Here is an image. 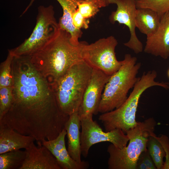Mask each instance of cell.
<instances>
[{
    "label": "cell",
    "mask_w": 169,
    "mask_h": 169,
    "mask_svg": "<svg viewBox=\"0 0 169 169\" xmlns=\"http://www.w3.org/2000/svg\"><path fill=\"white\" fill-rule=\"evenodd\" d=\"M13 100L0 126L32 136L51 140L65 129L69 116L58 105L52 84L34 67L28 56H15L12 64Z\"/></svg>",
    "instance_id": "1"
},
{
    "label": "cell",
    "mask_w": 169,
    "mask_h": 169,
    "mask_svg": "<svg viewBox=\"0 0 169 169\" xmlns=\"http://www.w3.org/2000/svg\"><path fill=\"white\" fill-rule=\"evenodd\" d=\"M85 42L73 44L70 34L59 28L48 43L28 56L35 68L53 84L73 65L83 60L82 52Z\"/></svg>",
    "instance_id": "2"
},
{
    "label": "cell",
    "mask_w": 169,
    "mask_h": 169,
    "mask_svg": "<svg viewBox=\"0 0 169 169\" xmlns=\"http://www.w3.org/2000/svg\"><path fill=\"white\" fill-rule=\"evenodd\" d=\"M157 76V72L155 70L144 72L141 77H139L132 91L122 105L99 116V120L103 123L105 131L118 128L125 133L136 125V114L139 99L144 92L154 86L169 89V83L155 80Z\"/></svg>",
    "instance_id": "3"
},
{
    "label": "cell",
    "mask_w": 169,
    "mask_h": 169,
    "mask_svg": "<svg viewBox=\"0 0 169 169\" xmlns=\"http://www.w3.org/2000/svg\"><path fill=\"white\" fill-rule=\"evenodd\" d=\"M93 68L83 60L76 64L52 84L59 106L65 115L78 111Z\"/></svg>",
    "instance_id": "4"
},
{
    "label": "cell",
    "mask_w": 169,
    "mask_h": 169,
    "mask_svg": "<svg viewBox=\"0 0 169 169\" xmlns=\"http://www.w3.org/2000/svg\"><path fill=\"white\" fill-rule=\"evenodd\" d=\"M156 122L152 117L136 125L125 132L129 138L127 145L122 149L110 144L107 148L109 157L108 161L109 169H136L138 160L147 149L149 136L154 132Z\"/></svg>",
    "instance_id": "5"
},
{
    "label": "cell",
    "mask_w": 169,
    "mask_h": 169,
    "mask_svg": "<svg viewBox=\"0 0 169 169\" xmlns=\"http://www.w3.org/2000/svg\"><path fill=\"white\" fill-rule=\"evenodd\" d=\"M131 54H125L120 68L110 76L106 83L98 109L102 114L119 107L127 100L130 90L133 88L139 77L137 74L141 67V63Z\"/></svg>",
    "instance_id": "6"
},
{
    "label": "cell",
    "mask_w": 169,
    "mask_h": 169,
    "mask_svg": "<svg viewBox=\"0 0 169 169\" xmlns=\"http://www.w3.org/2000/svg\"><path fill=\"white\" fill-rule=\"evenodd\" d=\"M59 28L53 7L40 6L38 8L36 24L30 35L19 46L10 50L14 56L29 55L48 43Z\"/></svg>",
    "instance_id": "7"
},
{
    "label": "cell",
    "mask_w": 169,
    "mask_h": 169,
    "mask_svg": "<svg viewBox=\"0 0 169 169\" xmlns=\"http://www.w3.org/2000/svg\"><path fill=\"white\" fill-rule=\"evenodd\" d=\"M118 42L112 36L89 44L85 42L82 52L83 60L93 69L111 76L121 67L123 60H117L115 48Z\"/></svg>",
    "instance_id": "8"
},
{
    "label": "cell",
    "mask_w": 169,
    "mask_h": 169,
    "mask_svg": "<svg viewBox=\"0 0 169 169\" xmlns=\"http://www.w3.org/2000/svg\"><path fill=\"white\" fill-rule=\"evenodd\" d=\"M81 127V155L86 157L90 147L99 143L107 141L116 147L122 149L127 146L129 138L121 129L116 128L109 131H104L93 115L80 118Z\"/></svg>",
    "instance_id": "9"
},
{
    "label": "cell",
    "mask_w": 169,
    "mask_h": 169,
    "mask_svg": "<svg viewBox=\"0 0 169 169\" xmlns=\"http://www.w3.org/2000/svg\"><path fill=\"white\" fill-rule=\"evenodd\" d=\"M108 3L109 4H115L117 7L116 10L112 12L109 16L110 22L114 24L118 22L125 25L129 29L130 38L124 45L136 54L141 52L143 45L136 32L135 15L137 9L136 0H109Z\"/></svg>",
    "instance_id": "10"
},
{
    "label": "cell",
    "mask_w": 169,
    "mask_h": 169,
    "mask_svg": "<svg viewBox=\"0 0 169 169\" xmlns=\"http://www.w3.org/2000/svg\"><path fill=\"white\" fill-rule=\"evenodd\" d=\"M110 76L100 70L93 69L78 110L80 118L97 114L103 92Z\"/></svg>",
    "instance_id": "11"
},
{
    "label": "cell",
    "mask_w": 169,
    "mask_h": 169,
    "mask_svg": "<svg viewBox=\"0 0 169 169\" xmlns=\"http://www.w3.org/2000/svg\"><path fill=\"white\" fill-rule=\"evenodd\" d=\"M34 142V141H33ZM25 149L26 156L19 169H62L50 151L40 141Z\"/></svg>",
    "instance_id": "12"
},
{
    "label": "cell",
    "mask_w": 169,
    "mask_h": 169,
    "mask_svg": "<svg viewBox=\"0 0 169 169\" xmlns=\"http://www.w3.org/2000/svg\"><path fill=\"white\" fill-rule=\"evenodd\" d=\"M144 51L166 59L169 58V11L161 17L158 28L147 37Z\"/></svg>",
    "instance_id": "13"
},
{
    "label": "cell",
    "mask_w": 169,
    "mask_h": 169,
    "mask_svg": "<svg viewBox=\"0 0 169 169\" xmlns=\"http://www.w3.org/2000/svg\"><path fill=\"white\" fill-rule=\"evenodd\" d=\"M67 135L65 129L58 136L51 140H44L42 144L46 147L56 159L62 169H86L89 164L87 161H82L78 162L70 156L67 149L65 143V137Z\"/></svg>",
    "instance_id": "14"
},
{
    "label": "cell",
    "mask_w": 169,
    "mask_h": 169,
    "mask_svg": "<svg viewBox=\"0 0 169 169\" xmlns=\"http://www.w3.org/2000/svg\"><path fill=\"white\" fill-rule=\"evenodd\" d=\"M81 120L78 111L69 116L65 129L68 138V151L71 157L76 161L80 162L81 159Z\"/></svg>",
    "instance_id": "15"
},
{
    "label": "cell",
    "mask_w": 169,
    "mask_h": 169,
    "mask_svg": "<svg viewBox=\"0 0 169 169\" xmlns=\"http://www.w3.org/2000/svg\"><path fill=\"white\" fill-rule=\"evenodd\" d=\"M35 140L31 136L22 135L9 128L0 126V154L25 149Z\"/></svg>",
    "instance_id": "16"
},
{
    "label": "cell",
    "mask_w": 169,
    "mask_h": 169,
    "mask_svg": "<svg viewBox=\"0 0 169 169\" xmlns=\"http://www.w3.org/2000/svg\"><path fill=\"white\" fill-rule=\"evenodd\" d=\"M61 6L63 14L58 23L59 28L68 33L70 36V41L75 45H78L80 42L79 39L82 35L81 30L76 29L72 22L73 14L78 8V3L83 0H56Z\"/></svg>",
    "instance_id": "17"
},
{
    "label": "cell",
    "mask_w": 169,
    "mask_h": 169,
    "mask_svg": "<svg viewBox=\"0 0 169 169\" xmlns=\"http://www.w3.org/2000/svg\"><path fill=\"white\" fill-rule=\"evenodd\" d=\"M161 18L156 12L148 8H137L135 15L136 28L147 37L154 34L159 27Z\"/></svg>",
    "instance_id": "18"
},
{
    "label": "cell",
    "mask_w": 169,
    "mask_h": 169,
    "mask_svg": "<svg viewBox=\"0 0 169 169\" xmlns=\"http://www.w3.org/2000/svg\"><path fill=\"white\" fill-rule=\"evenodd\" d=\"M25 156V150H21L0 154V169H19Z\"/></svg>",
    "instance_id": "19"
},
{
    "label": "cell",
    "mask_w": 169,
    "mask_h": 169,
    "mask_svg": "<svg viewBox=\"0 0 169 169\" xmlns=\"http://www.w3.org/2000/svg\"><path fill=\"white\" fill-rule=\"evenodd\" d=\"M147 147L156 169H163L165 153L163 146L154 132L149 137Z\"/></svg>",
    "instance_id": "20"
},
{
    "label": "cell",
    "mask_w": 169,
    "mask_h": 169,
    "mask_svg": "<svg viewBox=\"0 0 169 169\" xmlns=\"http://www.w3.org/2000/svg\"><path fill=\"white\" fill-rule=\"evenodd\" d=\"M13 57L12 52L8 50L6 59L0 64V88L12 86V64Z\"/></svg>",
    "instance_id": "21"
},
{
    "label": "cell",
    "mask_w": 169,
    "mask_h": 169,
    "mask_svg": "<svg viewBox=\"0 0 169 169\" xmlns=\"http://www.w3.org/2000/svg\"><path fill=\"white\" fill-rule=\"evenodd\" d=\"M137 8H148L156 12L161 18L169 11V0H136Z\"/></svg>",
    "instance_id": "22"
},
{
    "label": "cell",
    "mask_w": 169,
    "mask_h": 169,
    "mask_svg": "<svg viewBox=\"0 0 169 169\" xmlns=\"http://www.w3.org/2000/svg\"><path fill=\"white\" fill-rule=\"evenodd\" d=\"M13 100L12 87L0 88V119L9 110Z\"/></svg>",
    "instance_id": "23"
},
{
    "label": "cell",
    "mask_w": 169,
    "mask_h": 169,
    "mask_svg": "<svg viewBox=\"0 0 169 169\" xmlns=\"http://www.w3.org/2000/svg\"><path fill=\"white\" fill-rule=\"evenodd\" d=\"M100 8L93 0H83L78 3V9L82 16L90 19L95 16Z\"/></svg>",
    "instance_id": "24"
},
{
    "label": "cell",
    "mask_w": 169,
    "mask_h": 169,
    "mask_svg": "<svg viewBox=\"0 0 169 169\" xmlns=\"http://www.w3.org/2000/svg\"><path fill=\"white\" fill-rule=\"evenodd\" d=\"M72 22L74 26L77 29H87L89 27L90 19L84 18L79 13L78 9L73 14Z\"/></svg>",
    "instance_id": "25"
},
{
    "label": "cell",
    "mask_w": 169,
    "mask_h": 169,
    "mask_svg": "<svg viewBox=\"0 0 169 169\" xmlns=\"http://www.w3.org/2000/svg\"><path fill=\"white\" fill-rule=\"evenodd\" d=\"M156 138L162 144L165 153V161L163 169H169V139L165 135H161Z\"/></svg>",
    "instance_id": "26"
},
{
    "label": "cell",
    "mask_w": 169,
    "mask_h": 169,
    "mask_svg": "<svg viewBox=\"0 0 169 169\" xmlns=\"http://www.w3.org/2000/svg\"><path fill=\"white\" fill-rule=\"evenodd\" d=\"M148 150L143 152L141 155L140 157L141 158L143 161L148 167L149 169H156L155 166L150 157Z\"/></svg>",
    "instance_id": "27"
},
{
    "label": "cell",
    "mask_w": 169,
    "mask_h": 169,
    "mask_svg": "<svg viewBox=\"0 0 169 169\" xmlns=\"http://www.w3.org/2000/svg\"><path fill=\"white\" fill-rule=\"evenodd\" d=\"M136 169H149L148 167L144 163L140 156L137 162Z\"/></svg>",
    "instance_id": "28"
},
{
    "label": "cell",
    "mask_w": 169,
    "mask_h": 169,
    "mask_svg": "<svg viewBox=\"0 0 169 169\" xmlns=\"http://www.w3.org/2000/svg\"><path fill=\"white\" fill-rule=\"evenodd\" d=\"M100 8L105 7L109 5V0H93Z\"/></svg>",
    "instance_id": "29"
},
{
    "label": "cell",
    "mask_w": 169,
    "mask_h": 169,
    "mask_svg": "<svg viewBox=\"0 0 169 169\" xmlns=\"http://www.w3.org/2000/svg\"><path fill=\"white\" fill-rule=\"evenodd\" d=\"M35 0H31L30 2L28 5V6L27 7V8H25V10L23 11V12L21 14V16H22L27 11V10L29 9V8L31 7V6L33 4V2H34Z\"/></svg>",
    "instance_id": "30"
},
{
    "label": "cell",
    "mask_w": 169,
    "mask_h": 169,
    "mask_svg": "<svg viewBox=\"0 0 169 169\" xmlns=\"http://www.w3.org/2000/svg\"><path fill=\"white\" fill-rule=\"evenodd\" d=\"M167 76H168V78H169V69H168V70L167 71Z\"/></svg>",
    "instance_id": "31"
}]
</instances>
